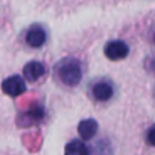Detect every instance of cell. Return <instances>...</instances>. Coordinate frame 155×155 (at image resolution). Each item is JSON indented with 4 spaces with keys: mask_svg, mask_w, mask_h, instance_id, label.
I'll list each match as a JSON object with an SVG mask.
<instances>
[{
    "mask_svg": "<svg viewBox=\"0 0 155 155\" xmlns=\"http://www.w3.org/2000/svg\"><path fill=\"white\" fill-rule=\"evenodd\" d=\"M56 74L64 84L76 86L82 79V65L76 59L67 57L57 63Z\"/></svg>",
    "mask_w": 155,
    "mask_h": 155,
    "instance_id": "cell-1",
    "label": "cell"
},
{
    "mask_svg": "<svg viewBox=\"0 0 155 155\" xmlns=\"http://www.w3.org/2000/svg\"><path fill=\"white\" fill-rule=\"evenodd\" d=\"M128 53H129V46L121 40L110 41L105 46V56L109 60H113V61L125 59L128 56Z\"/></svg>",
    "mask_w": 155,
    "mask_h": 155,
    "instance_id": "cell-2",
    "label": "cell"
},
{
    "mask_svg": "<svg viewBox=\"0 0 155 155\" xmlns=\"http://www.w3.org/2000/svg\"><path fill=\"white\" fill-rule=\"evenodd\" d=\"M2 90L10 97H18L26 91V83L21 76L14 75L3 80Z\"/></svg>",
    "mask_w": 155,
    "mask_h": 155,
    "instance_id": "cell-3",
    "label": "cell"
},
{
    "mask_svg": "<svg viewBox=\"0 0 155 155\" xmlns=\"http://www.w3.org/2000/svg\"><path fill=\"white\" fill-rule=\"evenodd\" d=\"M46 41V33L41 26H33L26 34V42L31 48H40Z\"/></svg>",
    "mask_w": 155,
    "mask_h": 155,
    "instance_id": "cell-4",
    "label": "cell"
},
{
    "mask_svg": "<svg viewBox=\"0 0 155 155\" xmlns=\"http://www.w3.org/2000/svg\"><path fill=\"white\" fill-rule=\"evenodd\" d=\"M44 74H45V67L40 61H30L23 68V75L29 82H35L42 78Z\"/></svg>",
    "mask_w": 155,
    "mask_h": 155,
    "instance_id": "cell-5",
    "label": "cell"
},
{
    "mask_svg": "<svg viewBox=\"0 0 155 155\" xmlns=\"http://www.w3.org/2000/svg\"><path fill=\"white\" fill-rule=\"evenodd\" d=\"M78 132H79L80 137L84 140H90L98 132V124L93 118H86V120L80 121L79 127H78Z\"/></svg>",
    "mask_w": 155,
    "mask_h": 155,
    "instance_id": "cell-6",
    "label": "cell"
},
{
    "mask_svg": "<svg viewBox=\"0 0 155 155\" xmlns=\"http://www.w3.org/2000/svg\"><path fill=\"white\" fill-rule=\"evenodd\" d=\"M93 95L97 101H109L113 97V86L109 82H98L93 86Z\"/></svg>",
    "mask_w": 155,
    "mask_h": 155,
    "instance_id": "cell-7",
    "label": "cell"
},
{
    "mask_svg": "<svg viewBox=\"0 0 155 155\" xmlns=\"http://www.w3.org/2000/svg\"><path fill=\"white\" fill-rule=\"evenodd\" d=\"M65 155H90V153L82 140L75 139L65 146Z\"/></svg>",
    "mask_w": 155,
    "mask_h": 155,
    "instance_id": "cell-8",
    "label": "cell"
},
{
    "mask_svg": "<svg viewBox=\"0 0 155 155\" xmlns=\"http://www.w3.org/2000/svg\"><path fill=\"white\" fill-rule=\"evenodd\" d=\"M93 155H112V147L107 140H99L94 146Z\"/></svg>",
    "mask_w": 155,
    "mask_h": 155,
    "instance_id": "cell-9",
    "label": "cell"
},
{
    "mask_svg": "<svg viewBox=\"0 0 155 155\" xmlns=\"http://www.w3.org/2000/svg\"><path fill=\"white\" fill-rule=\"evenodd\" d=\"M146 140L148 142V144L155 147V125H153L150 129L147 131V135H146Z\"/></svg>",
    "mask_w": 155,
    "mask_h": 155,
    "instance_id": "cell-10",
    "label": "cell"
}]
</instances>
